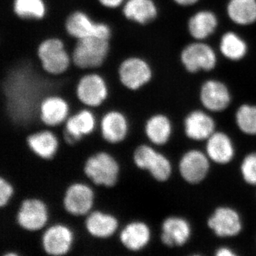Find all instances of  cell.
Masks as SVG:
<instances>
[{"mask_svg": "<svg viewBox=\"0 0 256 256\" xmlns=\"http://www.w3.org/2000/svg\"><path fill=\"white\" fill-rule=\"evenodd\" d=\"M38 112L44 128H55L62 126L68 118L70 114V106L62 96L50 95L42 100Z\"/></svg>", "mask_w": 256, "mask_h": 256, "instance_id": "18", "label": "cell"}, {"mask_svg": "<svg viewBox=\"0 0 256 256\" xmlns=\"http://www.w3.org/2000/svg\"><path fill=\"white\" fill-rule=\"evenodd\" d=\"M101 137L109 144L124 142L129 132V122L121 111L110 110L105 112L98 121Z\"/></svg>", "mask_w": 256, "mask_h": 256, "instance_id": "14", "label": "cell"}, {"mask_svg": "<svg viewBox=\"0 0 256 256\" xmlns=\"http://www.w3.org/2000/svg\"><path fill=\"white\" fill-rule=\"evenodd\" d=\"M15 188L9 180L0 176V208H4L14 196Z\"/></svg>", "mask_w": 256, "mask_h": 256, "instance_id": "32", "label": "cell"}, {"mask_svg": "<svg viewBox=\"0 0 256 256\" xmlns=\"http://www.w3.org/2000/svg\"><path fill=\"white\" fill-rule=\"evenodd\" d=\"M50 220L47 204L41 198L31 197L24 200L20 204L16 214L18 226L26 232L42 234Z\"/></svg>", "mask_w": 256, "mask_h": 256, "instance_id": "6", "label": "cell"}, {"mask_svg": "<svg viewBox=\"0 0 256 256\" xmlns=\"http://www.w3.org/2000/svg\"><path fill=\"white\" fill-rule=\"evenodd\" d=\"M37 56L42 68L50 75L65 73L72 64L70 53L60 38L52 37L41 42L37 48Z\"/></svg>", "mask_w": 256, "mask_h": 256, "instance_id": "4", "label": "cell"}, {"mask_svg": "<svg viewBox=\"0 0 256 256\" xmlns=\"http://www.w3.org/2000/svg\"><path fill=\"white\" fill-rule=\"evenodd\" d=\"M226 12L235 24L250 26L256 22V0H229Z\"/></svg>", "mask_w": 256, "mask_h": 256, "instance_id": "27", "label": "cell"}, {"mask_svg": "<svg viewBox=\"0 0 256 256\" xmlns=\"http://www.w3.org/2000/svg\"><path fill=\"white\" fill-rule=\"evenodd\" d=\"M76 94L82 106L96 108L105 102L109 90L104 76L97 72H90L84 74L79 79Z\"/></svg>", "mask_w": 256, "mask_h": 256, "instance_id": "8", "label": "cell"}, {"mask_svg": "<svg viewBox=\"0 0 256 256\" xmlns=\"http://www.w3.org/2000/svg\"><path fill=\"white\" fill-rule=\"evenodd\" d=\"M240 173L244 181L248 184L256 185V152L245 156L240 165Z\"/></svg>", "mask_w": 256, "mask_h": 256, "instance_id": "31", "label": "cell"}, {"mask_svg": "<svg viewBox=\"0 0 256 256\" xmlns=\"http://www.w3.org/2000/svg\"><path fill=\"white\" fill-rule=\"evenodd\" d=\"M12 10L22 20H42L47 11L44 0H13Z\"/></svg>", "mask_w": 256, "mask_h": 256, "instance_id": "29", "label": "cell"}, {"mask_svg": "<svg viewBox=\"0 0 256 256\" xmlns=\"http://www.w3.org/2000/svg\"><path fill=\"white\" fill-rule=\"evenodd\" d=\"M206 148L207 156L217 164H228L235 154L233 142L224 132L214 133L207 140Z\"/></svg>", "mask_w": 256, "mask_h": 256, "instance_id": "25", "label": "cell"}, {"mask_svg": "<svg viewBox=\"0 0 256 256\" xmlns=\"http://www.w3.org/2000/svg\"><path fill=\"white\" fill-rule=\"evenodd\" d=\"M216 15L210 10H200L192 15L188 22V32L196 41H204L218 28Z\"/></svg>", "mask_w": 256, "mask_h": 256, "instance_id": "26", "label": "cell"}, {"mask_svg": "<svg viewBox=\"0 0 256 256\" xmlns=\"http://www.w3.org/2000/svg\"><path fill=\"white\" fill-rule=\"evenodd\" d=\"M26 144L30 150L41 159L52 160L60 148V139L50 128H44L28 134Z\"/></svg>", "mask_w": 256, "mask_h": 256, "instance_id": "21", "label": "cell"}, {"mask_svg": "<svg viewBox=\"0 0 256 256\" xmlns=\"http://www.w3.org/2000/svg\"><path fill=\"white\" fill-rule=\"evenodd\" d=\"M114 236L127 250L128 256L140 255L151 244L153 238L150 226L141 220L128 222Z\"/></svg>", "mask_w": 256, "mask_h": 256, "instance_id": "9", "label": "cell"}, {"mask_svg": "<svg viewBox=\"0 0 256 256\" xmlns=\"http://www.w3.org/2000/svg\"><path fill=\"white\" fill-rule=\"evenodd\" d=\"M208 228L220 237H234L242 228V220L238 212L228 206H220L214 210L207 222Z\"/></svg>", "mask_w": 256, "mask_h": 256, "instance_id": "15", "label": "cell"}, {"mask_svg": "<svg viewBox=\"0 0 256 256\" xmlns=\"http://www.w3.org/2000/svg\"><path fill=\"white\" fill-rule=\"evenodd\" d=\"M102 6L109 9H118L124 5L126 0H98Z\"/></svg>", "mask_w": 256, "mask_h": 256, "instance_id": "33", "label": "cell"}, {"mask_svg": "<svg viewBox=\"0 0 256 256\" xmlns=\"http://www.w3.org/2000/svg\"><path fill=\"white\" fill-rule=\"evenodd\" d=\"M121 84L130 90H137L149 84L154 72L151 64L140 56H130L122 60L118 68Z\"/></svg>", "mask_w": 256, "mask_h": 256, "instance_id": "11", "label": "cell"}, {"mask_svg": "<svg viewBox=\"0 0 256 256\" xmlns=\"http://www.w3.org/2000/svg\"><path fill=\"white\" fill-rule=\"evenodd\" d=\"M222 54L228 60L238 62L246 56L248 47L246 42L234 32H226L220 40Z\"/></svg>", "mask_w": 256, "mask_h": 256, "instance_id": "28", "label": "cell"}, {"mask_svg": "<svg viewBox=\"0 0 256 256\" xmlns=\"http://www.w3.org/2000/svg\"><path fill=\"white\" fill-rule=\"evenodd\" d=\"M84 225L88 234L98 239L112 238L120 229L118 218L116 216L99 210H92L86 216Z\"/></svg>", "mask_w": 256, "mask_h": 256, "instance_id": "16", "label": "cell"}, {"mask_svg": "<svg viewBox=\"0 0 256 256\" xmlns=\"http://www.w3.org/2000/svg\"><path fill=\"white\" fill-rule=\"evenodd\" d=\"M184 132L193 140H208L216 132L214 120L202 110H194L184 119Z\"/></svg>", "mask_w": 256, "mask_h": 256, "instance_id": "24", "label": "cell"}, {"mask_svg": "<svg viewBox=\"0 0 256 256\" xmlns=\"http://www.w3.org/2000/svg\"><path fill=\"white\" fill-rule=\"evenodd\" d=\"M41 240L45 256H68L73 246L74 234L66 224H52L44 229Z\"/></svg>", "mask_w": 256, "mask_h": 256, "instance_id": "12", "label": "cell"}, {"mask_svg": "<svg viewBox=\"0 0 256 256\" xmlns=\"http://www.w3.org/2000/svg\"><path fill=\"white\" fill-rule=\"evenodd\" d=\"M200 98L204 107L212 112H222L232 102L228 88L224 82L216 79H210L202 84Z\"/></svg>", "mask_w": 256, "mask_h": 256, "instance_id": "17", "label": "cell"}, {"mask_svg": "<svg viewBox=\"0 0 256 256\" xmlns=\"http://www.w3.org/2000/svg\"><path fill=\"white\" fill-rule=\"evenodd\" d=\"M191 234V226L182 217H166L162 222L160 238L165 246H182L190 240Z\"/></svg>", "mask_w": 256, "mask_h": 256, "instance_id": "19", "label": "cell"}, {"mask_svg": "<svg viewBox=\"0 0 256 256\" xmlns=\"http://www.w3.org/2000/svg\"><path fill=\"white\" fill-rule=\"evenodd\" d=\"M216 256H234L236 254H234L232 250L226 247H222L218 248L216 252Z\"/></svg>", "mask_w": 256, "mask_h": 256, "instance_id": "34", "label": "cell"}, {"mask_svg": "<svg viewBox=\"0 0 256 256\" xmlns=\"http://www.w3.org/2000/svg\"><path fill=\"white\" fill-rule=\"evenodd\" d=\"M62 127L78 142L97 129L98 121L92 109L84 106L80 110L70 114L62 124Z\"/></svg>", "mask_w": 256, "mask_h": 256, "instance_id": "20", "label": "cell"}, {"mask_svg": "<svg viewBox=\"0 0 256 256\" xmlns=\"http://www.w3.org/2000/svg\"><path fill=\"white\" fill-rule=\"evenodd\" d=\"M132 160L136 168L149 174L156 182L168 181L172 172L168 156L150 143L139 144L133 152Z\"/></svg>", "mask_w": 256, "mask_h": 256, "instance_id": "3", "label": "cell"}, {"mask_svg": "<svg viewBox=\"0 0 256 256\" xmlns=\"http://www.w3.org/2000/svg\"><path fill=\"white\" fill-rule=\"evenodd\" d=\"M121 10L128 20L140 25L152 22L160 14L156 0H126Z\"/></svg>", "mask_w": 256, "mask_h": 256, "instance_id": "22", "label": "cell"}, {"mask_svg": "<svg viewBox=\"0 0 256 256\" xmlns=\"http://www.w3.org/2000/svg\"><path fill=\"white\" fill-rule=\"evenodd\" d=\"M175 4L182 6H190L196 4L200 0H172Z\"/></svg>", "mask_w": 256, "mask_h": 256, "instance_id": "35", "label": "cell"}, {"mask_svg": "<svg viewBox=\"0 0 256 256\" xmlns=\"http://www.w3.org/2000/svg\"><path fill=\"white\" fill-rule=\"evenodd\" d=\"M148 143L154 146H164L172 134V124L166 114L156 112L146 119L144 127Z\"/></svg>", "mask_w": 256, "mask_h": 256, "instance_id": "23", "label": "cell"}, {"mask_svg": "<svg viewBox=\"0 0 256 256\" xmlns=\"http://www.w3.org/2000/svg\"><path fill=\"white\" fill-rule=\"evenodd\" d=\"M110 52L109 40L88 37L75 42L69 50L72 64L82 69V74L100 68Z\"/></svg>", "mask_w": 256, "mask_h": 256, "instance_id": "1", "label": "cell"}, {"mask_svg": "<svg viewBox=\"0 0 256 256\" xmlns=\"http://www.w3.org/2000/svg\"><path fill=\"white\" fill-rule=\"evenodd\" d=\"M64 26L69 36L76 40L88 37L110 40L112 35L108 24L94 21L85 12L80 10H76L70 13L66 20Z\"/></svg>", "mask_w": 256, "mask_h": 256, "instance_id": "5", "label": "cell"}, {"mask_svg": "<svg viewBox=\"0 0 256 256\" xmlns=\"http://www.w3.org/2000/svg\"><path fill=\"white\" fill-rule=\"evenodd\" d=\"M236 122L242 132L248 136H256V106H240L236 112Z\"/></svg>", "mask_w": 256, "mask_h": 256, "instance_id": "30", "label": "cell"}, {"mask_svg": "<svg viewBox=\"0 0 256 256\" xmlns=\"http://www.w3.org/2000/svg\"><path fill=\"white\" fill-rule=\"evenodd\" d=\"M210 160L207 154L201 151H188L184 154L178 164L182 178L192 184L202 182L210 172Z\"/></svg>", "mask_w": 256, "mask_h": 256, "instance_id": "13", "label": "cell"}, {"mask_svg": "<svg viewBox=\"0 0 256 256\" xmlns=\"http://www.w3.org/2000/svg\"><path fill=\"white\" fill-rule=\"evenodd\" d=\"M88 183L94 186L112 188L117 184L120 165L116 156L106 151H99L88 158L84 168Z\"/></svg>", "mask_w": 256, "mask_h": 256, "instance_id": "2", "label": "cell"}, {"mask_svg": "<svg viewBox=\"0 0 256 256\" xmlns=\"http://www.w3.org/2000/svg\"><path fill=\"white\" fill-rule=\"evenodd\" d=\"M95 200V190L90 184L75 182L64 192V210L74 216L85 217L94 210Z\"/></svg>", "mask_w": 256, "mask_h": 256, "instance_id": "7", "label": "cell"}, {"mask_svg": "<svg viewBox=\"0 0 256 256\" xmlns=\"http://www.w3.org/2000/svg\"><path fill=\"white\" fill-rule=\"evenodd\" d=\"M180 60L184 68L192 74L210 72L217 64L214 50L204 41H196L186 45L182 50Z\"/></svg>", "mask_w": 256, "mask_h": 256, "instance_id": "10", "label": "cell"}]
</instances>
